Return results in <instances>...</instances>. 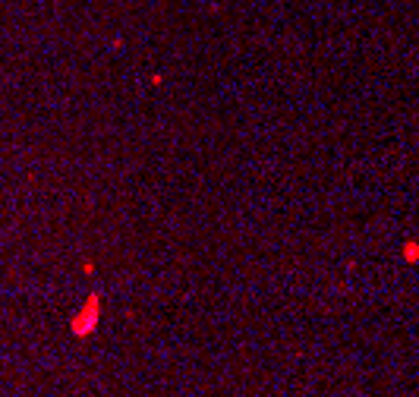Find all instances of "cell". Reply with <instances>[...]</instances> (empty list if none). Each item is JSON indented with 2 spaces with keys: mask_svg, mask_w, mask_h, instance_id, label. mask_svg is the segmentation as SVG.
<instances>
[{
  "mask_svg": "<svg viewBox=\"0 0 419 397\" xmlns=\"http://www.w3.org/2000/svg\"><path fill=\"white\" fill-rule=\"evenodd\" d=\"M403 259H407V262H416V259H419V243H407V246H403Z\"/></svg>",
  "mask_w": 419,
  "mask_h": 397,
  "instance_id": "cell-1",
  "label": "cell"
}]
</instances>
